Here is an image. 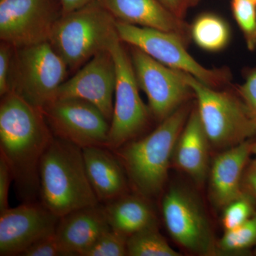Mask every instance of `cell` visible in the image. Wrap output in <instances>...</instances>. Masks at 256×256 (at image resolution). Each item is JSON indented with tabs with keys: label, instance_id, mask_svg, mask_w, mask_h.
Listing matches in <instances>:
<instances>
[{
	"label": "cell",
	"instance_id": "obj_24",
	"mask_svg": "<svg viewBox=\"0 0 256 256\" xmlns=\"http://www.w3.org/2000/svg\"><path fill=\"white\" fill-rule=\"evenodd\" d=\"M232 12L248 48L256 50V4L250 0H232Z\"/></svg>",
	"mask_w": 256,
	"mask_h": 256
},
{
	"label": "cell",
	"instance_id": "obj_30",
	"mask_svg": "<svg viewBox=\"0 0 256 256\" xmlns=\"http://www.w3.org/2000/svg\"><path fill=\"white\" fill-rule=\"evenodd\" d=\"M12 180L14 178L9 164L0 154V213L10 208V188Z\"/></svg>",
	"mask_w": 256,
	"mask_h": 256
},
{
	"label": "cell",
	"instance_id": "obj_4",
	"mask_svg": "<svg viewBox=\"0 0 256 256\" xmlns=\"http://www.w3.org/2000/svg\"><path fill=\"white\" fill-rule=\"evenodd\" d=\"M117 20L99 2H92L66 13L56 24L50 43L68 70H78L119 38Z\"/></svg>",
	"mask_w": 256,
	"mask_h": 256
},
{
	"label": "cell",
	"instance_id": "obj_12",
	"mask_svg": "<svg viewBox=\"0 0 256 256\" xmlns=\"http://www.w3.org/2000/svg\"><path fill=\"white\" fill-rule=\"evenodd\" d=\"M165 225L172 238L190 252L214 254L213 235L206 214L196 197L180 188H172L162 201Z\"/></svg>",
	"mask_w": 256,
	"mask_h": 256
},
{
	"label": "cell",
	"instance_id": "obj_26",
	"mask_svg": "<svg viewBox=\"0 0 256 256\" xmlns=\"http://www.w3.org/2000/svg\"><path fill=\"white\" fill-rule=\"evenodd\" d=\"M128 238L110 228L98 239L84 256H128Z\"/></svg>",
	"mask_w": 256,
	"mask_h": 256
},
{
	"label": "cell",
	"instance_id": "obj_34",
	"mask_svg": "<svg viewBox=\"0 0 256 256\" xmlns=\"http://www.w3.org/2000/svg\"><path fill=\"white\" fill-rule=\"evenodd\" d=\"M252 154H254V156H256L255 162L256 163V142L252 143Z\"/></svg>",
	"mask_w": 256,
	"mask_h": 256
},
{
	"label": "cell",
	"instance_id": "obj_5",
	"mask_svg": "<svg viewBox=\"0 0 256 256\" xmlns=\"http://www.w3.org/2000/svg\"><path fill=\"white\" fill-rule=\"evenodd\" d=\"M197 100L196 110L210 144L230 148L256 134V124L244 101L230 92H220L184 73Z\"/></svg>",
	"mask_w": 256,
	"mask_h": 256
},
{
	"label": "cell",
	"instance_id": "obj_17",
	"mask_svg": "<svg viewBox=\"0 0 256 256\" xmlns=\"http://www.w3.org/2000/svg\"><path fill=\"white\" fill-rule=\"evenodd\" d=\"M110 228L104 207L99 204L62 217L56 234L70 256H84Z\"/></svg>",
	"mask_w": 256,
	"mask_h": 256
},
{
	"label": "cell",
	"instance_id": "obj_13",
	"mask_svg": "<svg viewBox=\"0 0 256 256\" xmlns=\"http://www.w3.org/2000/svg\"><path fill=\"white\" fill-rule=\"evenodd\" d=\"M60 218L42 204L26 202L0 213V256H22L28 248L56 233Z\"/></svg>",
	"mask_w": 256,
	"mask_h": 256
},
{
	"label": "cell",
	"instance_id": "obj_19",
	"mask_svg": "<svg viewBox=\"0 0 256 256\" xmlns=\"http://www.w3.org/2000/svg\"><path fill=\"white\" fill-rule=\"evenodd\" d=\"M210 143L198 111L194 109L178 138L172 162L197 182H202L208 173Z\"/></svg>",
	"mask_w": 256,
	"mask_h": 256
},
{
	"label": "cell",
	"instance_id": "obj_35",
	"mask_svg": "<svg viewBox=\"0 0 256 256\" xmlns=\"http://www.w3.org/2000/svg\"><path fill=\"white\" fill-rule=\"evenodd\" d=\"M250 1H252V2H254L255 4H256V0H250Z\"/></svg>",
	"mask_w": 256,
	"mask_h": 256
},
{
	"label": "cell",
	"instance_id": "obj_23",
	"mask_svg": "<svg viewBox=\"0 0 256 256\" xmlns=\"http://www.w3.org/2000/svg\"><path fill=\"white\" fill-rule=\"evenodd\" d=\"M256 246V212L250 220L238 228L227 230L220 239V248L224 252H245Z\"/></svg>",
	"mask_w": 256,
	"mask_h": 256
},
{
	"label": "cell",
	"instance_id": "obj_10",
	"mask_svg": "<svg viewBox=\"0 0 256 256\" xmlns=\"http://www.w3.org/2000/svg\"><path fill=\"white\" fill-rule=\"evenodd\" d=\"M42 111L56 138L82 149L107 148L110 121L90 102L80 99H56Z\"/></svg>",
	"mask_w": 256,
	"mask_h": 256
},
{
	"label": "cell",
	"instance_id": "obj_8",
	"mask_svg": "<svg viewBox=\"0 0 256 256\" xmlns=\"http://www.w3.org/2000/svg\"><path fill=\"white\" fill-rule=\"evenodd\" d=\"M109 50L116 63L117 78L107 148L116 151L139 136L148 124L151 112L140 96L132 60L124 42L116 38Z\"/></svg>",
	"mask_w": 256,
	"mask_h": 256
},
{
	"label": "cell",
	"instance_id": "obj_32",
	"mask_svg": "<svg viewBox=\"0 0 256 256\" xmlns=\"http://www.w3.org/2000/svg\"><path fill=\"white\" fill-rule=\"evenodd\" d=\"M242 186L256 200V163H254L246 171L242 178Z\"/></svg>",
	"mask_w": 256,
	"mask_h": 256
},
{
	"label": "cell",
	"instance_id": "obj_20",
	"mask_svg": "<svg viewBox=\"0 0 256 256\" xmlns=\"http://www.w3.org/2000/svg\"><path fill=\"white\" fill-rule=\"evenodd\" d=\"M102 207L110 228L128 238L144 229L158 227L154 210L142 197L126 194Z\"/></svg>",
	"mask_w": 256,
	"mask_h": 256
},
{
	"label": "cell",
	"instance_id": "obj_9",
	"mask_svg": "<svg viewBox=\"0 0 256 256\" xmlns=\"http://www.w3.org/2000/svg\"><path fill=\"white\" fill-rule=\"evenodd\" d=\"M60 0H0V40L14 48L50 42Z\"/></svg>",
	"mask_w": 256,
	"mask_h": 256
},
{
	"label": "cell",
	"instance_id": "obj_15",
	"mask_svg": "<svg viewBox=\"0 0 256 256\" xmlns=\"http://www.w3.org/2000/svg\"><path fill=\"white\" fill-rule=\"evenodd\" d=\"M117 21L170 32L188 43L190 26L166 9L159 0H98Z\"/></svg>",
	"mask_w": 256,
	"mask_h": 256
},
{
	"label": "cell",
	"instance_id": "obj_21",
	"mask_svg": "<svg viewBox=\"0 0 256 256\" xmlns=\"http://www.w3.org/2000/svg\"><path fill=\"white\" fill-rule=\"evenodd\" d=\"M194 42L206 52L216 53L228 46L230 30L228 23L218 15L206 13L195 20L190 28Z\"/></svg>",
	"mask_w": 256,
	"mask_h": 256
},
{
	"label": "cell",
	"instance_id": "obj_25",
	"mask_svg": "<svg viewBox=\"0 0 256 256\" xmlns=\"http://www.w3.org/2000/svg\"><path fill=\"white\" fill-rule=\"evenodd\" d=\"M254 197L246 192L240 198L226 206L223 226L226 232L238 228L255 214Z\"/></svg>",
	"mask_w": 256,
	"mask_h": 256
},
{
	"label": "cell",
	"instance_id": "obj_29",
	"mask_svg": "<svg viewBox=\"0 0 256 256\" xmlns=\"http://www.w3.org/2000/svg\"><path fill=\"white\" fill-rule=\"evenodd\" d=\"M238 92L256 124V69L248 73L245 82L238 88Z\"/></svg>",
	"mask_w": 256,
	"mask_h": 256
},
{
	"label": "cell",
	"instance_id": "obj_1",
	"mask_svg": "<svg viewBox=\"0 0 256 256\" xmlns=\"http://www.w3.org/2000/svg\"><path fill=\"white\" fill-rule=\"evenodd\" d=\"M54 138L41 110L14 92L2 98L0 154L9 164L24 203L40 196V164Z\"/></svg>",
	"mask_w": 256,
	"mask_h": 256
},
{
	"label": "cell",
	"instance_id": "obj_28",
	"mask_svg": "<svg viewBox=\"0 0 256 256\" xmlns=\"http://www.w3.org/2000/svg\"><path fill=\"white\" fill-rule=\"evenodd\" d=\"M14 48L9 44L0 43V96L10 92V75Z\"/></svg>",
	"mask_w": 256,
	"mask_h": 256
},
{
	"label": "cell",
	"instance_id": "obj_27",
	"mask_svg": "<svg viewBox=\"0 0 256 256\" xmlns=\"http://www.w3.org/2000/svg\"><path fill=\"white\" fill-rule=\"evenodd\" d=\"M24 256H70L56 234L48 236L28 248Z\"/></svg>",
	"mask_w": 256,
	"mask_h": 256
},
{
	"label": "cell",
	"instance_id": "obj_3",
	"mask_svg": "<svg viewBox=\"0 0 256 256\" xmlns=\"http://www.w3.org/2000/svg\"><path fill=\"white\" fill-rule=\"evenodd\" d=\"M191 114L184 105L148 136L121 146L118 158L143 196L159 194L168 178L175 146Z\"/></svg>",
	"mask_w": 256,
	"mask_h": 256
},
{
	"label": "cell",
	"instance_id": "obj_11",
	"mask_svg": "<svg viewBox=\"0 0 256 256\" xmlns=\"http://www.w3.org/2000/svg\"><path fill=\"white\" fill-rule=\"evenodd\" d=\"M131 47V60L140 88L148 97L151 114L162 122L194 96L193 90L184 72L169 68L142 50Z\"/></svg>",
	"mask_w": 256,
	"mask_h": 256
},
{
	"label": "cell",
	"instance_id": "obj_31",
	"mask_svg": "<svg viewBox=\"0 0 256 256\" xmlns=\"http://www.w3.org/2000/svg\"><path fill=\"white\" fill-rule=\"evenodd\" d=\"M165 8L181 20H184L188 10L198 4L200 0H159Z\"/></svg>",
	"mask_w": 256,
	"mask_h": 256
},
{
	"label": "cell",
	"instance_id": "obj_18",
	"mask_svg": "<svg viewBox=\"0 0 256 256\" xmlns=\"http://www.w3.org/2000/svg\"><path fill=\"white\" fill-rule=\"evenodd\" d=\"M106 146L82 149L86 170L99 202L106 204L127 194L126 170Z\"/></svg>",
	"mask_w": 256,
	"mask_h": 256
},
{
	"label": "cell",
	"instance_id": "obj_33",
	"mask_svg": "<svg viewBox=\"0 0 256 256\" xmlns=\"http://www.w3.org/2000/svg\"><path fill=\"white\" fill-rule=\"evenodd\" d=\"M94 1L96 0H60V2L63 6L64 14H66L80 9Z\"/></svg>",
	"mask_w": 256,
	"mask_h": 256
},
{
	"label": "cell",
	"instance_id": "obj_14",
	"mask_svg": "<svg viewBox=\"0 0 256 256\" xmlns=\"http://www.w3.org/2000/svg\"><path fill=\"white\" fill-rule=\"evenodd\" d=\"M116 63L110 50L96 55L58 88L55 99H80L97 107L111 122L116 92Z\"/></svg>",
	"mask_w": 256,
	"mask_h": 256
},
{
	"label": "cell",
	"instance_id": "obj_7",
	"mask_svg": "<svg viewBox=\"0 0 256 256\" xmlns=\"http://www.w3.org/2000/svg\"><path fill=\"white\" fill-rule=\"evenodd\" d=\"M120 40L142 50L163 65L194 77L200 82L218 89L229 82L225 70L203 66L188 52L186 42L174 34L141 28L117 21Z\"/></svg>",
	"mask_w": 256,
	"mask_h": 256
},
{
	"label": "cell",
	"instance_id": "obj_2",
	"mask_svg": "<svg viewBox=\"0 0 256 256\" xmlns=\"http://www.w3.org/2000/svg\"><path fill=\"white\" fill-rule=\"evenodd\" d=\"M40 176L42 204L60 218L100 204L76 144L55 137L42 158Z\"/></svg>",
	"mask_w": 256,
	"mask_h": 256
},
{
	"label": "cell",
	"instance_id": "obj_6",
	"mask_svg": "<svg viewBox=\"0 0 256 256\" xmlns=\"http://www.w3.org/2000/svg\"><path fill=\"white\" fill-rule=\"evenodd\" d=\"M68 68L50 42L14 48L10 75V92L40 110L55 99Z\"/></svg>",
	"mask_w": 256,
	"mask_h": 256
},
{
	"label": "cell",
	"instance_id": "obj_22",
	"mask_svg": "<svg viewBox=\"0 0 256 256\" xmlns=\"http://www.w3.org/2000/svg\"><path fill=\"white\" fill-rule=\"evenodd\" d=\"M130 256H180L158 232V227L144 229L128 238Z\"/></svg>",
	"mask_w": 256,
	"mask_h": 256
},
{
	"label": "cell",
	"instance_id": "obj_16",
	"mask_svg": "<svg viewBox=\"0 0 256 256\" xmlns=\"http://www.w3.org/2000/svg\"><path fill=\"white\" fill-rule=\"evenodd\" d=\"M252 146V142L246 141L216 158L210 170V193L216 206H227L246 193L242 178Z\"/></svg>",
	"mask_w": 256,
	"mask_h": 256
}]
</instances>
